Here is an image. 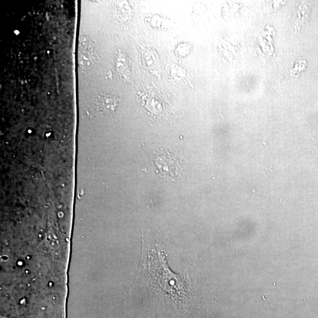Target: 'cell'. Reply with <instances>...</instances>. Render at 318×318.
Masks as SVG:
<instances>
[{"label":"cell","instance_id":"cell-1","mask_svg":"<svg viewBox=\"0 0 318 318\" xmlns=\"http://www.w3.org/2000/svg\"><path fill=\"white\" fill-rule=\"evenodd\" d=\"M155 162L159 173L163 178L176 181L181 175V163L175 156L167 150H160L156 153Z\"/></svg>","mask_w":318,"mask_h":318},{"label":"cell","instance_id":"cell-2","mask_svg":"<svg viewBox=\"0 0 318 318\" xmlns=\"http://www.w3.org/2000/svg\"><path fill=\"white\" fill-rule=\"evenodd\" d=\"M95 101H96V105H98L100 109L101 108L106 111H113L116 109L119 100L117 97L112 94H101L97 96Z\"/></svg>","mask_w":318,"mask_h":318}]
</instances>
